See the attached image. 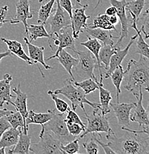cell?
<instances>
[{
  "label": "cell",
  "instance_id": "29",
  "mask_svg": "<svg viewBox=\"0 0 149 154\" xmlns=\"http://www.w3.org/2000/svg\"><path fill=\"white\" fill-rule=\"evenodd\" d=\"M89 28H102L104 30H113L117 32L116 28L109 21V17L106 14H99L93 19V23L88 24Z\"/></svg>",
  "mask_w": 149,
  "mask_h": 154
},
{
  "label": "cell",
  "instance_id": "35",
  "mask_svg": "<svg viewBox=\"0 0 149 154\" xmlns=\"http://www.w3.org/2000/svg\"><path fill=\"white\" fill-rule=\"evenodd\" d=\"M145 5V0H134V1L127 2L126 9L130 13H132L137 21L140 18V14L142 9L144 8Z\"/></svg>",
  "mask_w": 149,
  "mask_h": 154
},
{
  "label": "cell",
  "instance_id": "13",
  "mask_svg": "<svg viewBox=\"0 0 149 154\" xmlns=\"http://www.w3.org/2000/svg\"><path fill=\"white\" fill-rule=\"evenodd\" d=\"M135 102L132 103H113L110 102V107H112L117 119L118 125L121 127L129 128L130 126V116L131 111L135 107Z\"/></svg>",
  "mask_w": 149,
  "mask_h": 154
},
{
  "label": "cell",
  "instance_id": "28",
  "mask_svg": "<svg viewBox=\"0 0 149 154\" xmlns=\"http://www.w3.org/2000/svg\"><path fill=\"white\" fill-rule=\"evenodd\" d=\"M120 48V46L116 47L112 45H102L100 51L99 52V59L101 64H103L105 70H108L109 67L110 58L114 54L116 50Z\"/></svg>",
  "mask_w": 149,
  "mask_h": 154
},
{
  "label": "cell",
  "instance_id": "18",
  "mask_svg": "<svg viewBox=\"0 0 149 154\" xmlns=\"http://www.w3.org/2000/svg\"><path fill=\"white\" fill-rule=\"evenodd\" d=\"M25 43L26 44V45L28 46V53H29V57L33 62V63L35 65H36L37 63H39L40 65H42L44 67L45 69L46 70H48V69H52L53 67L48 65L45 63L44 59V47H38V46L34 45L32 44V42L28 40V38L27 37L23 38Z\"/></svg>",
  "mask_w": 149,
  "mask_h": 154
},
{
  "label": "cell",
  "instance_id": "6",
  "mask_svg": "<svg viewBox=\"0 0 149 154\" xmlns=\"http://www.w3.org/2000/svg\"><path fill=\"white\" fill-rule=\"evenodd\" d=\"M74 53L79 59L78 64L73 67V71L76 75V79L75 81H82L92 78L94 75V68L97 67V62L95 57L89 51H80L76 50Z\"/></svg>",
  "mask_w": 149,
  "mask_h": 154
},
{
  "label": "cell",
  "instance_id": "37",
  "mask_svg": "<svg viewBox=\"0 0 149 154\" xmlns=\"http://www.w3.org/2000/svg\"><path fill=\"white\" fill-rule=\"evenodd\" d=\"M61 149L62 150L63 154H74L79 153V139L76 138L71 142L65 144H62Z\"/></svg>",
  "mask_w": 149,
  "mask_h": 154
},
{
  "label": "cell",
  "instance_id": "47",
  "mask_svg": "<svg viewBox=\"0 0 149 154\" xmlns=\"http://www.w3.org/2000/svg\"><path fill=\"white\" fill-rule=\"evenodd\" d=\"M116 8H115L114 6H112V5L108 8H107L106 11H105V14L108 15V17H110V16H113V15H116Z\"/></svg>",
  "mask_w": 149,
  "mask_h": 154
},
{
  "label": "cell",
  "instance_id": "51",
  "mask_svg": "<svg viewBox=\"0 0 149 154\" xmlns=\"http://www.w3.org/2000/svg\"><path fill=\"white\" fill-rule=\"evenodd\" d=\"M104 0H97V4H96V6L95 7H94V9H96L97 8V7H98V6L99 5H101L102 3V2H103Z\"/></svg>",
  "mask_w": 149,
  "mask_h": 154
},
{
  "label": "cell",
  "instance_id": "53",
  "mask_svg": "<svg viewBox=\"0 0 149 154\" xmlns=\"http://www.w3.org/2000/svg\"><path fill=\"white\" fill-rule=\"evenodd\" d=\"M147 112H148V118H149V100H148V107H147Z\"/></svg>",
  "mask_w": 149,
  "mask_h": 154
},
{
  "label": "cell",
  "instance_id": "7",
  "mask_svg": "<svg viewBox=\"0 0 149 154\" xmlns=\"http://www.w3.org/2000/svg\"><path fill=\"white\" fill-rule=\"evenodd\" d=\"M98 111L99 110L94 109L91 114H85V119H87V124L82 134L79 135V139H82L86 135L92 133H105L106 134H108L113 131L109 125V117L102 114V113H98Z\"/></svg>",
  "mask_w": 149,
  "mask_h": 154
},
{
  "label": "cell",
  "instance_id": "20",
  "mask_svg": "<svg viewBox=\"0 0 149 154\" xmlns=\"http://www.w3.org/2000/svg\"><path fill=\"white\" fill-rule=\"evenodd\" d=\"M56 58H57V61L60 62L62 66L65 68V70L70 76V78H71L70 80L72 82L75 81L74 76H73L72 71H73V67L76 66V65L79 62V59L72 57L70 54H68L66 51H65V49L61 50L60 52L59 53V54Z\"/></svg>",
  "mask_w": 149,
  "mask_h": 154
},
{
  "label": "cell",
  "instance_id": "44",
  "mask_svg": "<svg viewBox=\"0 0 149 154\" xmlns=\"http://www.w3.org/2000/svg\"><path fill=\"white\" fill-rule=\"evenodd\" d=\"M8 12V6L5 5L0 8V28L3 26L5 23L8 22V20L5 19Z\"/></svg>",
  "mask_w": 149,
  "mask_h": 154
},
{
  "label": "cell",
  "instance_id": "49",
  "mask_svg": "<svg viewBox=\"0 0 149 154\" xmlns=\"http://www.w3.org/2000/svg\"><path fill=\"white\" fill-rule=\"evenodd\" d=\"M12 110H8L7 109H0V119L2 117L6 116L9 115L10 113H12Z\"/></svg>",
  "mask_w": 149,
  "mask_h": 154
},
{
  "label": "cell",
  "instance_id": "46",
  "mask_svg": "<svg viewBox=\"0 0 149 154\" xmlns=\"http://www.w3.org/2000/svg\"><path fill=\"white\" fill-rule=\"evenodd\" d=\"M121 128L122 130H123V131H131V132L138 133V134H147L149 136V128H143V130H142V131H135V130L129 129V128H126V127H121Z\"/></svg>",
  "mask_w": 149,
  "mask_h": 154
},
{
  "label": "cell",
  "instance_id": "1",
  "mask_svg": "<svg viewBox=\"0 0 149 154\" xmlns=\"http://www.w3.org/2000/svg\"><path fill=\"white\" fill-rule=\"evenodd\" d=\"M126 134L117 137L112 131L106 134L108 144L115 153L144 154L149 153V136L126 131Z\"/></svg>",
  "mask_w": 149,
  "mask_h": 154
},
{
  "label": "cell",
  "instance_id": "2",
  "mask_svg": "<svg viewBox=\"0 0 149 154\" xmlns=\"http://www.w3.org/2000/svg\"><path fill=\"white\" fill-rule=\"evenodd\" d=\"M149 61L140 55L138 61L131 59L126 70L128 79L123 88L132 93L134 96H138L140 90L149 92Z\"/></svg>",
  "mask_w": 149,
  "mask_h": 154
},
{
  "label": "cell",
  "instance_id": "33",
  "mask_svg": "<svg viewBox=\"0 0 149 154\" xmlns=\"http://www.w3.org/2000/svg\"><path fill=\"white\" fill-rule=\"evenodd\" d=\"M57 0H49L46 3L40 7L38 11V19L37 22L39 24H45V25L48 19L51 16V12L53 11L54 5Z\"/></svg>",
  "mask_w": 149,
  "mask_h": 154
},
{
  "label": "cell",
  "instance_id": "15",
  "mask_svg": "<svg viewBox=\"0 0 149 154\" xmlns=\"http://www.w3.org/2000/svg\"><path fill=\"white\" fill-rule=\"evenodd\" d=\"M137 38V33L131 37L129 43L128 44V45L124 48V49L121 50L120 49V48H119L117 50H116V51L114 53V54H113V55L111 57V58H110L109 67H108V70H107L106 73H105V78L106 79L109 78L110 73H111L116 68V67H119L120 65H121L123 59L126 58V56H127L128 54H129L130 48H131V45L134 44V42L136 41V38Z\"/></svg>",
  "mask_w": 149,
  "mask_h": 154
},
{
  "label": "cell",
  "instance_id": "12",
  "mask_svg": "<svg viewBox=\"0 0 149 154\" xmlns=\"http://www.w3.org/2000/svg\"><path fill=\"white\" fill-rule=\"evenodd\" d=\"M16 14L8 22L12 25L18 23H22L25 27V33H28V19H32L33 13L30 9L29 0H18L16 5Z\"/></svg>",
  "mask_w": 149,
  "mask_h": 154
},
{
  "label": "cell",
  "instance_id": "4",
  "mask_svg": "<svg viewBox=\"0 0 149 154\" xmlns=\"http://www.w3.org/2000/svg\"><path fill=\"white\" fill-rule=\"evenodd\" d=\"M41 126L42 129L51 133L63 144L68 143L76 139V137L68 132L64 113H59L57 109H55L53 118L48 122L41 125Z\"/></svg>",
  "mask_w": 149,
  "mask_h": 154
},
{
  "label": "cell",
  "instance_id": "3",
  "mask_svg": "<svg viewBox=\"0 0 149 154\" xmlns=\"http://www.w3.org/2000/svg\"><path fill=\"white\" fill-rule=\"evenodd\" d=\"M53 92L56 95H62L66 97L71 102L72 110L74 111L78 107H80L85 114H86L87 113L84 107V104L89 105L95 110H100L101 109L100 104L94 103L86 99V94H85L84 91L79 87H74L70 79L65 80L64 82V86L62 88L53 91Z\"/></svg>",
  "mask_w": 149,
  "mask_h": 154
},
{
  "label": "cell",
  "instance_id": "5",
  "mask_svg": "<svg viewBox=\"0 0 149 154\" xmlns=\"http://www.w3.org/2000/svg\"><path fill=\"white\" fill-rule=\"evenodd\" d=\"M39 139L38 143L30 144V153L63 154L61 149V146L63 144L51 133L42 129Z\"/></svg>",
  "mask_w": 149,
  "mask_h": 154
},
{
  "label": "cell",
  "instance_id": "25",
  "mask_svg": "<svg viewBox=\"0 0 149 154\" xmlns=\"http://www.w3.org/2000/svg\"><path fill=\"white\" fill-rule=\"evenodd\" d=\"M137 19L136 17H131V27L136 30L137 33L138 39L137 40V51L135 54H138L139 55L142 56L149 61V45L147 44L145 41V38L141 34V30H139L137 26Z\"/></svg>",
  "mask_w": 149,
  "mask_h": 154
},
{
  "label": "cell",
  "instance_id": "21",
  "mask_svg": "<svg viewBox=\"0 0 149 154\" xmlns=\"http://www.w3.org/2000/svg\"><path fill=\"white\" fill-rule=\"evenodd\" d=\"M13 91L16 94L15 98H14L15 100L14 102V107L16 110L21 113L25 123V119L28 114V108H27V100L28 99V96L21 91L20 84H19L17 87L13 88Z\"/></svg>",
  "mask_w": 149,
  "mask_h": 154
},
{
  "label": "cell",
  "instance_id": "31",
  "mask_svg": "<svg viewBox=\"0 0 149 154\" xmlns=\"http://www.w3.org/2000/svg\"><path fill=\"white\" fill-rule=\"evenodd\" d=\"M126 73V70L124 71L123 67H122L121 65H120V66L116 67L110 75V77L111 78L112 82H113V85L116 88V96L117 102H119L120 95V94H121L120 86H121V84L122 82H123V79H124Z\"/></svg>",
  "mask_w": 149,
  "mask_h": 154
},
{
  "label": "cell",
  "instance_id": "48",
  "mask_svg": "<svg viewBox=\"0 0 149 154\" xmlns=\"http://www.w3.org/2000/svg\"><path fill=\"white\" fill-rule=\"evenodd\" d=\"M109 21L112 25H115L119 22V18H118V17L116 15L110 16V17H109Z\"/></svg>",
  "mask_w": 149,
  "mask_h": 154
},
{
  "label": "cell",
  "instance_id": "9",
  "mask_svg": "<svg viewBox=\"0 0 149 154\" xmlns=\"http://www.w3.org/2000/svg\"><path fill=\"white\" fill-rule=\"evenodd\" d=\"M57 8L54 14H51L48 19L47 25L51 28L50 36L60 31L62 29L71 27V20L69 14L60 6L58 0H57Z\"/></svg>",
  "mask_w": 149,
  "mask_h": 154
},
{
  "label": "cell",
  "instance_id": "36",
  "mask_svg": "<svg viewBox=\"0 0 149 154\" xmlns=\"http://www.w3.org/2000/svg\"><path fill=\"white\" fill-rule=\"evenodd\" d=\"M48 94L51 96V99H53V101L55 103V106H56V109H57V111L60 113H66L68 110L70 108V106L68 105V104L66 102L63 101L62 99H60V98L57 96V95H56L53 91H48Z\"/></svg>",
  "mask_w": 149,
  "mask_h": 154
},
{
  "label": "cell",
  "instance_id": "23",
  "mask_svg": "<svg viewBox=\"0 0 149 154\" xmlns=\"http://www.w3.org/2000/svg\"><path fill=\"white\" fill-rule=\"evenodd\" d=\"M30 136L28 134H25L22 132L21 129L20 136L17 143L14 146H13V148L8 151V153L10 154H28L30 153V147L31 144L30 142Z\"/></svg>",
  "mask_w": 149,
  "mask_h": 154
},
{
  "label": "cell",
  "instance_id": "22",
  "mask_svg": "<svg viewBox=\"0 0 149 154\" xmlns=\"http://www.w3.org/2000/svg\"><path fill=\"white\" fill-rule=\"evenodd\" d=\"M1 40L7 45L8 48V51L12 54V55H15L17 57L20 58L21 59L25 61L28 65H34L33 61L25 54V51H24L23 48H22V44L20 42H19L17 40H11L3 37L1 38Z\"/></svg>",
  "mask_w": 149,
  "mask_h": 154
},
{
  "label": "cell",
  "instance_id": "52",
  "mask_svg": "<svg viewBox=\"0 0 149 154\" xmlns=\"http://www.w3.org/2000/svg\"><path fill=\"white\" fill-rule=\"evenodd\" d=\"M5 153V147H0V154Z\"/></svg>",
  "mask_w": 149,
  "mask_h": 154
},
{
  "label": "cell",
  "instance_id": "42",
  "mask_svg": "<svg viewBox=\"0 0 149 154\" xmlns=\"http://www.w3.org/2000/svg\"><path fill=\"white\" fill-rule=\"evenodd\" d=\"M93 134V137L94 139H95V141L97 142V143L99 144L101 147L103 148L104 152L105 153L108 154V153H115V152L112 150L111 148L110 147V146L108 145V143L107 144H104L103 142H102V137H101V134H97V133H92Z\"/></svg>",
  "mask_w": 149,
  "mask_h": 154
},
{
  "label": "cell",
  "instance_id": "17",
  "mask_svg": "<svg viewBox=\"0 0 149 154\" xmlns=\"http://www.w3.org/2000/svg\"><path fill=\"white\" fill-rule=\"evenodd\" d=\"M12 76L8 73H5L3 78L0 79V107H2L5 103L14 106V102L12 99L15 96L11 94V85L12 82Z\"/></svg>",
  "mask_w": 149,
  "mask_h": 154
},
{
  "label": "cell",
  "instance_id": "40",
  "mask_svg": "<svg viewBox=\"0 0 149 154\" xmlns=\"http://www.w3.org/2000/svg\"><path fill=\"white\" fill-rule=\"evenodd\" d=\"M141 19L142 20V24L140 30L145 35V39H148L149 38V9L145 11Z\"/></svg>",
  "mask_w": 149,
  "mask_h": 154
},
{
  "label": "cell",
  "instance_id": "14",
  "mask_svg": "<svg viewBox=\"0 0 149 154\" xmlns=\"http://www.w3.org/2000/svg\"><path fill=\"white\" fill-rule=\"evenodd\" d=\"M135 97L137 99V102L134 107V113L130 116V120L138 123L139 128L143 127V128H149V118L148 112L142 105V99H143L142 90L139 91V95L136 96Z\"/></svg>",
  "mask_w": 149,
  "mask_h": 154
},
{
  "label": "cell",
  "instance_id": "26",
  "mask_svg": "<svg viewBox=\"0 0 149 154\" xmlns=\"http://www.w3.org/2000/svg\"><path fill=\"white\" fill-rule=\"evenodd\" d=\"M21 129L11 128L3 133L0 138V147H13L17 143Z\"/></svg>",
  "mask_w": 149,
  "mask_h": 154
},
{
  "label": "cell",
  "instance_id": "32",
  "mask_svg": "<svg viewBox=\"0 0 149 154\" xmlns=\"http://www.w3.org/2000/svg\"><path fill=\"white\" fill-rule=\"evenodd\" d=\"M5 118L7 119L8 121L9 122L11 127L14 128H21L22 132L25 134H28V127L26 126L25 122H24L23 118H22V115L19 111L14 112L10 113L9 115L6 116Z\"/></svg>",
  "mask_w": 149,
  "mask_h": 154
},
{
  "label": "cell",
  "instance_id": "41",
  "mask_svg": "<svg viewBox=\"0 0 149 154\" xmlns=\"http://www.w3.org/2000/svg\"><path fill=\"white\" fill-rule=\"evenodd\" d=\"M67 128H68V132L70 134L74 137H78L82 132L84 131L82 127L80 126L79 125L76 124V123H67Z\"/></svg>",
  "mask_w": 149,
  "mask_h": 154
},
{
  "label": "cell",
  "instance_id": "24",
  "mask_svg": "<svg viewBox=\"0 0 149 154\" xmlns=\"http://www.w3.org/2000/svg\"><path fill=\"white\" fill-rule=\"evenodd\" d=\"M54 112H55V109L48 110L46 113H35L33 110H30L25 119V125L27 127H28V125L30 124H37L40 125L45 124L53 118Z\"/></svg>",
  "mask_w": 149,
  "mask_h": 154
},
{
  "label": "cell",
  "instance_id": "45",
  "mask_svg": "<svg viewBox=\"0 0 149 154\" xmlns=\"http://www.w3.org/2000/svg\"><path fill=\"white\" fill-rule=\"evenodd\" d=\"M10 128H11V125L7 120V119L5 118V116L2 117L0 119V138H1L3 133L5 132Z\"/></svg>",
  "mask_w": 149,
  "mask_h": 154
},
{
  "label": "cell",
  "instance_id": "39",
  "mask_svg": "<svg viewBox=\"0 0 149 154\" xmlns=\"http://www.w3.org/2000/svg\"><path fill=\"white\" fill-rule=\"evenodd\" d=\"M83 147L85 149L86 153L88 154H97L99 153V146L98 144L94 139V137L91 138V139L88 140L86 142L82 144Z\"/></svg>",
  "mask_w": 149,
  "mask_h": 154
},
{
  "label": "cell",
  "instance_id": "8",
  "mask_svg": "<svg viewBox=\"0 0 149 154\" xmlns=\"http://www.w3.org/2000/svg\"><path fill=\"white\" fill-rule=\"evenodd\" d=\"M48 44L51 51H54V46H57V48L55 54L48 58V61L57 57L61 50L65 49V48H69L73 52H75L76 51L75 38H73V34H72L71 27L62 29L57 33L50 36L48 38Z\"/></svg>",
  "mask_w": 149,
  "mask_h": 154
},
{
  "label": "cell",
  "instance_id": "16",
  "mask_svg": "<svg viewBox=\"0 0 149 154\" xmlns=\"http://www.w3.org/2000/svg\"><path fill=\"white\" fill-rule=\"evenodd\" d=\"M99 75H100V82L98 81L95 75L93 76L92 79L97 82V85H98V90L99 91V101H100L99 104H100L101 107L100 112L102 113V114L106 115L107 113L110 112V103L113 100V99L110 96V91L104 88L103 83H102V80H103L102 73H99Z\"/></svg>",
  "mask_w": 149,
  "mask_h": 154
},
{
  "label": "cell",
  "instance_id": "11",
  "mask_svg": "<svg viewBox=\"0 0 149 154\" xmlns=\"http://www.w3.org/2000/svg\"><path fill=\"white\" fill-rule=\"evenodd\" d=\"M110 5L116 8V15L117 16L119 20L121 22V33H120V38L118 42L114 44V46L118 47L120 46V43L122 42L125 38H126L129 35V21L128 19L127 15H126V0H109Z\"/></svg>",
  "mask_w": 149,
  "mask_h": 154
},
{
  "label": "cell",
  "instance_id": "38",
  "mask_svg": "<svg viewBox=\"0 0 149 154\" xmlns=\"http://www.w3.org/2000/svg\"><path fill=\"white\" fill-rule=\"evenodd\" d=\"M66 123H76V124L79 125L80 126L82 127V128L84 129L85 128V123L83 122L81 120L80 117L76 114V113H75L74 110H70V108L68 110V115H67L66 118L65 119Z\"/></svg>",
  "mask_w": 149,
  "mask_h": 154
},
{
  "label": "cell",
  "instance_id": "34",
  "mask_svg": "<svg viewBox=\"0 0 149 154\" xmlns=\"http://www.w3.org/2000/svg\"><path fill=\"white\" fill-rule=\"evenodd\" d=\"M72 82L75 86L81 88L86 95L98 90V85H97V82L92 78L86 79L82 80V81H73Z\"/></svg>",
  "mask_w": 149,
  "mask_h": 154
},
{
  "label": "cell",
  "instance_id": "54",
  "mask_svg": "<svg viewBox=\"0 0 149 154\" xmlns=\"http://www.w3.org/2000/svg\"><path fill=\"white\" fill-rule=\"evenodd\" d=\"M42 2H43V0H39V2H40V3Z\"/></svg>",
  "mask_w": 149,
  "mask_h": 154
},
{
  "label": "cell",
  "instance_id": "50",
  "mask_svg": "<svg viewBox=\"0 0 149 154\" xmlns=\"http://www.w3.org/2000/svg\"><path fill=\"white\" fill-rule=\"evenodd\" d=\"M11 56H12V54H11L9 51H5V52H3V53H0V63H1L2 60L4 58L11 57Z\"/></svg>",
  "mask_w": 149,
  "mask_h": 154
},
{
  "label": "cell",
  "instance_id": "27",
  "mask_svg": "<svg viewBox=\"0 0 149 154\" xmlns=\"http://www.w3.org/2000/svg\"><path fill=\"white\" fill-rule=\"evenodd\" d=\"M88 40L86 42H81V45L84 46L87 48L88 50L90 51V52L92 53L93 55L97 59V67H98L99 70L100 71L99 73H102V71H101V68H102V64L99 62V52L100 51L101 48H102V43L99 42L98 39L95 38H92L91 36H87Z\"/></svg>",
  "mask_w": 149,
  "mask_h": 154
},
{
  "label": "cell",
  "instance_id": "30",
  "mask_svg": "<svg viewBox=\"0 0 149 154\" xmlns=\"http://www.w3.org/2000/svg\"><path fill=\"white\" fill-rule=\"evenodd\" d=\"M28 33L29 35L30 42L35 41L38 38H48L50 37V33H48L45 28V24L39 25H28Z\"/></svg>",
  "mask_w": 149,
  "mask_h": 154
},
{
  "label": "cell",
  "instance_id": "10",
  "mask_svg": "<svg viewBox=\"0 0 149 154\" xmlns=\"http://www.w3.org/2000/svg\"><path fill=\"white\" fill-rule=\"evenodd\" d=\"M76 2L79 5L80 8H75L73 9L70 18L72 34L75 39L79 38V34L83 32V29L87 28V20L90 18L89 16L85 14V11L88 8V5H83L80 2V0H76Z\"/></svg>",
  "mask_w": 149,
  "mask_h": 154
},
{
  "label": "cell",
  "instance_id": "43",
  "mask_svg": "<svg viewBox=\"0 0 149 154\" xmlns=\"http://www.w3.org/2000/svg\"><path fill=\"white\" fill-rule=\"evenodd\" d=\"M60 6L68 14L71 18L72 11H73V5H72L71 0H58Z\"/></svg>",
  "mask_w": 149,
  "mask_h": 154
},
{
  "label": "cell",
  "instance_id": "19",
  "mask_svg": "<svg viewBox=\"0 0 149 154\" xmlns=\"http://www.w3.org/2000/svg\"><path fill=\"white\" fill-rule=\"evenodd\" d=\"M87 36L95 38L101 42L102 45H113L114 42L113 38H117V36H113L112 35L111 30H104L102 28H85Z\"/></svg>",
  "mask_w": 149,
  "mask_h": 154
}]
</instances>
